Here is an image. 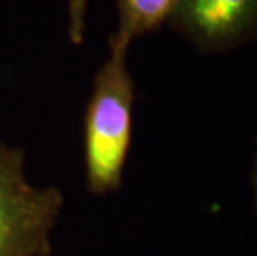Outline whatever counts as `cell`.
Listing matches in <instances>:
<instances>
[{"label": "cell", "instance_id": "3", "mask_svg": "<svg viewBox=\"0 0 257 256\" xmlns=\"http://www.w3.org/2000/svg\"><path fill=\"white\" fill-rule=\"evenodd\" d=\"M168 22L204 50H222L257 34V0H176Z\"/></svg>", "mask_w": 257, "mask_h": 256}, {"label": "cell", "instance_id": "5", "mask_svg": "<svg viewBox=\"0 0 257 256\" xmlns=\"http://www.w3.org/2000/svg\"><path fill=\"white\" fill-rule=\"evenodd\" d=\"M86 9H88V0H68V35L75 45L83 42Z\"/></svg>", "mask_w": 257, "mask_h": 256}, {"label": "cell", "instance_id": "4", "mask_svg": "<svg viewBox=\"0 0 257 256\" xmlns=\"http://www.w3.org/2000/svg\"><path fill=\"white\" fill-rule=\"evenodd\" d=\"M176 0H118V29L114 35L126 42L158 29L169 20Z\"/></svg>", "mask_w": 257, "mask_h": 256}, {"label": "cell", "instance_id": "1", "mask_svg": "<svg viewBox=\"0 0 257 256\" xmlns=\"http://www.w3.org/2000/svg\"><path fill=\"white\" fill-rule=\"evenodd\" d=\"M128 48L130 42L111 35L108 58L95 75L85 112L86 188L98 197L121 188L133 138L135 83Z\"/></svg>", "mask_w": 257, "mask_h": 256}, {"label": "cell", "instance_id": "2", "mask_svg": "<svg viewBox=\"0 0 257 256\" xmlns=\"http://www.w3.org/2000/svg\"><path fill=\"white\" fill-rule=\"evenodd\" d=\"M63 195L25 175L20 148L0 143V256H50Z\"/></svg>", "mask_w": 257, "mask_h": 256}, {"label": "cell", "instance_id": "6", "mask_svg": "<svg viewBox=\"0 0 257 256\" xmlns=\"http://www.w3.org/2000/svg\"><path fill=\"white\" fill-rule=\"evenodd\" d=\"M252 188H254V206L257 211V158H255V166L252 173Z\"/></svg>", "mask_w": 257, "mask_h": 256}]
</instances>
